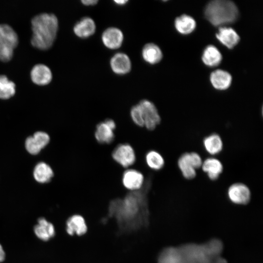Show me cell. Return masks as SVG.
<instances>
[{
  "label": "cell",
  "instance_id": "cell-1",
  "mask_svg": "<svg viewBox=\"0 0 263 263\" xmlns=\"http://www.w3.org/2000/svg\"><path fill=\"white\" fill-rule=\"evenodd\" d=\"M223 242L213 238L203 244L186 243L174 246L175 263H227L222 256Z\"/></svg>",
  "mask_w": 263,
  "mask_h": 263
},
{
  "label": "cell",
  "instance_id": "cell-2",
  "mask_svg": "<svg viewBox=\"0 0 263 263\" xmlns=\"http://www.w3.org/2000/svg\"><path fill=\"white\" fill-rule=\"evenodd\" d=\"M146 198L139 190L132 191L123 200L117 199L110 206V214L116 217L120 223L126 228L137 227L142 222L147 223L148 210Z\"/></svg>",
  "mask_w": 263,
  "mask_h": 263
},
{
  "label": "cell",
  "instance_id": "cell-3",
  "mask_svg": "<svg viewBox=\"0 0 263 263\" xmlns=\"http://www.w3.org/2000/svg\"><path fill=\"white\" fill-rule=\"evenodd\" d=\"M31 25L32 46L41 50H48L51 47L56 39L58 28L56 17L53 14H40L32 19Z\"/></svg>",
  "mask_w": 263,
  "mask_h": 263
},
{
  "label": "cell",
  "instance_id": "cell-4",
  "mask_svg": "<svg viewBox=\"0 0 263 263\" xmlns=\"http://www.w3.org/2000/svg\"><path fill=\"white\" fill-rule=\"evenodd\" d=\"M206 18L214 26H223L234 22L238 17L235 4L230 0L210 1L205 9Z\"/></svg>",
  "mask_w": 263,
  "mask_h": 263
},
{
  "label": "cell",
  "instance_id": "cell-5",
  "mask_svg": "<svg viewBox=\"0 0 263 263\" xmlns=\"http://www.w3.org/2000/svg\"><path fill=\"white\" fill-rule=\"evenodd\" d=\"M203 159L196 152H188L182 154L177 161L178 167L183 176L186 179L194 178L197 170L201 168Z\"/></svg>",
  "mask_w": 263,
  "mask_h": 263
},
{
  "label": "cell",
  "instance_id": "cell-6",
  "mask_svg": "<svg viewBox=\"0 0 263 263\" xmlns=\"http://www.w3.org/2000/svg\"><path fill=\"white\" fill-rule=\"evenodd\" d=\"M142 111L144 126L150 131L154 130L161 122V117L155 105L150 101L143 99L138 103Z\"/></svg>",
  "mask_w": 263,
  "mask_h": 263
},
{
  "label": "cell",
  "instance_id": "cell-7",
  "mask_svg": "<svg viewBox=\"0 0 263 263\" xmlns=\"http://www.w3.org/2000/svg\"><path fill=\"white\" fill-rule=\"evenodd\" d=\"M113 159L121 166L128 168L135 162L136 155L132 147L128 143L117 145L112 154Z\"/></svg>",
  "mask_w": 263,
  "mask_h": 263
},
{
  "label": "cell",
  "instance_id": "cell-8",
  "mask_svg": "<svg viewBox=\"0 0 263 263\" xmlns=\"http://www.w3.org/2000/svg\"><path fill=\"white\" fill-rule=\"evenodd\" d=\"M251 191L249 187L244 183H234L227 189V196L233 203L244 205L247 204L251 199Z\"/></svg>",
  "mask_w": 263,
  "mask_h": 263
},
{
  "label": "cell",
  "instance_id": "cell-9",
  "mask_svg": "<svg viewBox=\"0 0 263 263\" xmlns=\"http://www.w3.org/2000/svg\"><path fill=\"white\" fill-rule=\"evenodd\" d=\"M115 128L116 124L112 119H107L100 122L96 126L94 132L95 139L100 144H110L114 140Z\"/></svg>",
  "mask_w": 263,
  "mask_h": 263
},
{
  "label": "cell",
  "instance_id": "cell-10",
  "mask_svg": "<svg viewBox=\"0 0 263 263\" xmlns=\"http://www.w3.org/2000/svg\"><path fill=\"white\" fill-rule=\"evenodd\" d=\"M122 181L126 188L134 191L142 188L144 177L140 171L135 169H128L123 173Z\"/></svg>",
  "mask_w": 263,
  "mask_h": 263
},
{
  "label": "cell",
  "instance_id": "cell-11",
  "mask_svg": "<svg viewBox=\"0 0 263 263\" xmlns=\"http://www.w3.org/2000/svg\"><path fill=\"white\" fill-rule=\"evenodd\" d=\"M123 39V33L116 27L106 29L102 35V40L104 45L110 49L119 48L122 44Z\"/></svg>",
  "mask_w": 263,
  "mask_h": 263
},
{
  "label": "cell",
  "instance_id": "cell-12",
  "mask_svg": "<svg viewBox=\"0 0 263 263\" xmlns=\"http://www.w3.org/2000/svg\"><path fill=\"white\" fill-rule=\"evenodd\" d=\"M211 180H216L223 171L224 166L221 161L215 157H209L203 161L201 167Z\"/></svg>",
  "mask_w": 263,
  "mask_h": 263
},
{
  "label": "cell",
  "instance_id": "cell-13",
  "mask_svg": "<svg viewBox=\"0 0 263 263\" xmlns=\"http://www.w3.org/2000/svg\"><path fill=\"white\" fill-rule=\"evenodd\" d=\"M30 76L33 82L40 86L48 84L52 79L51 70L42 64L35 65L31 70Z\"/></svg>",
  "mask_w": 263,
  "mask_h": 263
},
{
  "label": "cell",
  "instance_id": "cell-14",
  "mask_svg": "<svg viewBox=\"0 0 263 263\" xmlns=\"http://www.w3.org/2000/svg\"><path fill=\"white\" fill-rule=\"evenodd\" d=\"M111 67L113 71L117 75H125L131 70V60L127 55L123 53L115 54L111 59Z\"/></svg>",
  "mask_w": 263,
  "mask_h": 263
},
{
  "label": "cell",
  "instance_id": "cell-15",
  "mask_svg": "<svg viewBox=\"0 0 263 263\" xmlns=\"http://www.w3.org/2000/svg\"><path fill=\"white\" fill-rule=\"evenodd\" d=\"M96 26L94 20L89 17H84L75 23L74 32L78 37L86 38L92 36L95 32Z\"/></svg>",
  "mask_w": 263,
  "mask_h": 263
},
{
  "label": "cell",
  "instance_id": "cell-16",
  "mask_svg": "<svg viewBox=\"0 0 263 263\" xmlns=\"http://www.w3.org/2000/svg\"><path fill=\"white\" fill-rule=\"evenodd\" d=\"M203 145L206 151L211 156L219 154L224 148L221 137L216 133L206 136L203 140Z\"/></svg>",
  "mask_w": 263,
  "mask_h": 263
},
{
  "label": "cell",
  "instance_id": "cell-17",
  "mask_svg": "<svg viewBox=\"0 0 263 263\" xmlns=\"http://www.w3.org/2000/svg\"><path fill=\"white\" fill-rule=\"evenodd\" d=\"M216 37L220 42L229 49L235 47L240 40L238 34L230 27H220Z\"/></svg>",
  "mask_w": 263,
  "mask_h": 263
},
{
  "label": "cell",
  "instance_id": "cell-18",
  "mask_svg": "<svg viewBox=\"0 0 263 263\" xmlns=\"http://www.w3.org/2000/svg\"><path fill=\"white\" fill-rule=\"evenodd\" d=\"M36 235L43 241H47L54 237L55 234L53 225L44 218H40L38 220V224L34 228Z\"/></svg>",
  "mask_w": 263,
  "mask_h": 263
},
{
  "label": "cell",
  "instance_id": "cell-19",
  "mask_svg": "<svg viewBox=\"0 0 263 263\" xmlns=\"http://www.w3.org/2000/svg\"><path fill=\"white\" fill-rule=\"evenodd\" d=\"M210 80L215 89L223 90L227 89L230 86L232 81V77L226 71L216 70L211 74Z\"/></svg>",
  "mask_w": 263,
  "mask_h": 263
},
{
  "label": "cell",
  "instance_id": "cell-20",
  "mask_svg": "<svg viewBox=\"0 0 263 263\" xmlns=\"http://www.w3.org/2000/svg\"><path fill=\"white\" fill-rule=\"evenodd\" d=\"M87 230L84 219L79 215H74L68 218L66 222V231L71 235L76 234L82 235Z\"/></svg>",
  "mask_w": 263,
  "mask_h": 263
},
{
  "label": "cell",
  "instance_id": "cell-21",
  "mask_svg": "<svg viewBox=\"0 0 263 263\" xmlns=\"http://www.w3.org/2000/svg\"><path fill=\"white\" fill-rule=\"evenodd\" d=\"M0 42L13 49L17 46L18 35L9 25L0 24Z\"/></svg>",
  "mask_w": 263,
  "mask_h": 263
},
{
  "label": "cell",
  "instance_id": "cell-22",
  "mask_svg": "<svg viewBox=\"0 0 263 263\" xmlns=\"http://www.w3.org/2000/svg\"><path fill=\"white\" fill-rule=\"evenodd\" d=\"M142 56L147 63L154 64L162 58L163 54L160 48L152 43L146 44L142 49Z\"/></svg>",
  "mask_w": 263,
  "mask_h": 263
},
{
  "label": "cell",
  "instance_id": "cell-23",
  "mask_svg": "<svg viewBox=\"0 0 263 263\" xmlns=\"http://www.w3.org/2000/svg\"><path fill=\"white\" fill-rule=\"evenodd\" d=\"M202 59L206 65L214 67L220 63L222 56L216 47L213 45H209L204 50Z\"/></svg>",
  "mask_w": 263,
  "mask_h": 263
},
{
  "label": "cell",
  "instance_id": "cell-24",
  "mask_svg": "<svg viewBox=\"0 0 263 263\" xmlns=\"http://www.w3.org/2000/svg\"><path fill=\"white\" fill-rule=\"evenodd\" d=\"M196 26L195 20L190 16L183 15L175 20V27L178 32L186 35L194 31Z\"/></svg>",
  "mask_w": 263,
  "mask_h": 263
},
{
  "label": "cell",
  "instance_id": "cell-25",
  "mask_svg": "<svg viewBox=\"0 0 263 263\" xmlns=\"http://www.w3.org/2000/svg\"><path fill=\"white\" fill-rule=\"evenodd\" d=\"M33 175L37 182L45 183L50 181L54 173L52 168L48 164L44 162H40L35 166Z\"/></svg>",
  "mask_w": 263,
  "mask_h": 263
},
{
  "label": "cell",
  "instance_id": "cell-26",
  "mask_svg": "<svg viewBox=\"0 0 263 263\" xmlns=\"http://www.w3.org/2000/svg\"><path fill=\"white\" fill-rule=\"evenodd\" d=\"M145 160L147 166L154 170L161 169L165 163L162 154L155 150H150L146 153Z\"/></svg>",
  "mask_w": 263,
  "mask_h": 263
},
{
  "label": "cell",
  "instance_id": "cell-27",
  "mask_svg": "<svg viewBox=\"0 0 263 263\" xmlns=\"http://www.w3.org/2000/svg\"><path fill=\"white\" fill-rule=\"evenodd\" d=\"M16 92V85L5 75H0V98L7 99Z\"/></svg>",
  "mask_w": 263,
  "mask_h": 263
},
{
  "label": "cell",
  "instance_id": "cell-28",
  "mask_svg": "<svg viewBox=\"0 0 263 263\" xmlns=\"http://www.w3.org/2000/svg\"><path fill=\"white\" fill-rule=\"evenodd\" d=\"M130 114L132 120L135 125L140 127L144 126L142 111L138 104L131 108Z\"/></svg>",
  "mask_w": 263,
  "mask_h": 263
},
{
  "label": "cell",
  "instance_id": "cell-29",
  "mask_svg": "<svg viewBox=\"0 0 263 263\" xmlns=\"http://www.w3.org/2000/svg\"><path fill=\"white\" fill-rule=\"evenodd\" d=\"M25 145L27 151L31 154H37L41 150L33 136H29L26 139Z\"/></svg>",
  "mask_w": 263,
  "mask_h": 263
},
{
  "label": "cell",
  "instance_id": "cell-30",
  "mask_svg": "<svg viewBox=\"0 0 263 263\" xmlns=\"http://www.w3.org/2000/svg\"><path fill=\"white\" fill-rule=\"evenodd\" d=\"M33 137L41 149L45 147L50 141L49 135L43 132H35Z\"/></svg>",
  "mask_w": 263,
  "mask_h": 263
},
{
  "label": "cell",
  "instance_id": "cell-31",
  "mask_svg": "<svg viewBox=\"0 0 263 263\" xmlns=\"http://www.w3.org/2000/svg\"><path fill=\"white\" fill-rule=\"evenodd\" d=\"M13 56V49L0 42V60L8 62Z\"/></svg>",
  "mask_w": 263,
  "mask_h": 263
},
{
  "label": "cell",
  "instance_id": "cell-32",
  "mask_svg": "<svg viewBox=\"0 0 263 263\" xmlns=\"http://www.w3.org/2000/svg\"><path fill=\"white\" fill-rule=\"evenodd\" d=\"M97 0H83L81 2L83 4L86 6L94 5L98 2Z\"/></svg>",
  "mask_w": 263,
  "mask_h": 263
},
{
  "label": "cell",
  "instance_id": "cell-33",
  "mask_svg": "<svg viewBox=\"0 0 263 263\" xmlns=\"http://www.w3.org/2000/svg\"><path fill=\"white\" fill-rule=\"evenodd\" d=\"M5 255L4 251L1 244H0V263L3 261L5 259Z\"/></svg>",
  "mask_w": 263,
  "mask_h": 263
},
{
  "label": "cell",
  "instance_id": "cell-34",
  "mask_svg": "<svg viewBox=\"0 0 263 263\" xmlns=\"http://www.w3.org/2000/svg\"><path fill=\"white\" fill-rule=\"evenodd\" d=\"M128 1V0H114V2L116 4H118L119 5H124L125 4H126L127 2Z\"/></svg>",
  "mask_w": 263,
  "mask_h": 263
}]
</instances>
